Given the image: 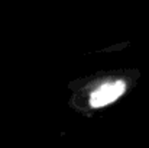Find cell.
Returning a JSON list of instances; mask_svg holds the SVG:
<instances>
[{"mask_svg": "<svg viewBox=\"0 0 149 148\" xmlns=\"http://www.w3.org/2000/svg\"><path fill=\"white\" fill-rule=\"evenodd\" d=\"M126 90V83L123 80H117L113 83H106L101 84L97 89H94L90 95V106L93 109H99V107H104L113 102H116L120 97Z\"/></svg>", "mask_w": 149, "mask_h": 148, "instance_id": "1", "label": "cell"}]
</instances>
